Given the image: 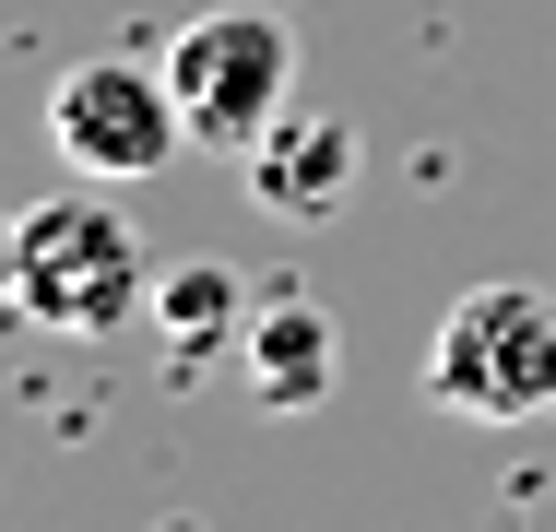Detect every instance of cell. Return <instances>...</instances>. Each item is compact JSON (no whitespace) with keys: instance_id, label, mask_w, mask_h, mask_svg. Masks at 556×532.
I'll return each mask as SVG.
<instances>
[{"instance_id":"obj_1","label":"cell","mask_w":556,"mask_h":532,"mask_svg":"<svg viewBox=\"0 0 556 532\" xmlns=\"http://www.w3.org/2000/svg\"><path fill=\"white\" fill-rule=\"evenodd\" d=\"M12 225H24V296H12V308L36 319V331H60V343H108V331H130V319L154 308V261H142L130 213L108 202V178L48 190V202L12 213Z\"/></svg>"},{"instance_id":"obj_2","label":"cell","mask_w":556,"mask_h":532,"mask_svg":"<svg viewBox=\"0 0 556 532\" xmlns=\"http://www.w3.org/2000/svg\"><path fill=\"white\" fill-rule=\"evenodd\" d=\"M427 403L462 426H545L556 415V296L545 284H473L427 331Z\"/></svg>"},{"instance_id":"obj_3","label":"cell","mask_w":556,"mask_h":532,"mask_svg":"<svg viewBox=\"0 0 556 532\" xmlns=\"http://www.w3.org/2000/svg\"><path fill=\"white\" fill-rule=\"evenodd\" d=\"M285 84H296V36L285 12H202L166 36V96L190 118V154H249L273 118H285Z\"/></svg>"},{"instance_id":"obj_4","label":"cell","mask_w":556,"mask_h":532,"mask_svg":"<svg viewBox=\"0 0 556 532\" xmlns=\"http://www.w3.org/2000/svg\"><path fill=\"white\" fill-rule=\"evenodd\" d=\"M48 154L72 166V178H154L166 154H190V118L166 96V60H72L60 84H48Z\"/></svg>"},{"instance_id":"obj_5","label":"cell","mask_w":556,"mask_h":532,"mask_svg":"<svg viewBox=\"0 0 556 532\" xmlns=\"http://www.w3.org/2000/svg\"><path fill=\"white\" fill-rule=\"evenodd\" d=\"M355 166H367V142H355V118L343 106H285L249 154H237V178H249V202L285 213V225H320V213L355 202Z\"/></svg>"},{"instance_id":"obj_6","label":"cell","mask_w":556,"mask_h":532,"mask_svg":"<svg viewBox=\"0 0 556 532\" xmlns=\"http://www.w3.org/2000/svg\"><path fill=\"white\" fill-rule=\"evenodd\" d=\"M237 367H249V403L261 415H308V403H332V379H343V331L308 296H273L237 331Z\"/></svg>"},{"instance_id":"obj_7","label":"cell","mask_w":556,"mask_h":532,"mask_svg":"<svg viewBox=\"0 0 556 532\" xmlns=\"http://www.w3.org/2000/svg\"><path fill=\"white\" fill-rule=\"evenodd\" d=\"M154 343L178 355V367H202V355H225L237 331H249V284L225 273V261H178V273H154Z\"/></svg>"},{"instance_id":"obj_8","label":"cell","mask_w":556,"mask_h":532,"mask_svg":"<svg viewBox=\"0 0 556 532\" xmlns=\"http://www.w3.org/2000/svg\"><path fill=\"white\" fill-rule=\"evenodd\" d=\"M12 296H24V225L0 213V308H12Z\"/></svg>"}]
</instances>
